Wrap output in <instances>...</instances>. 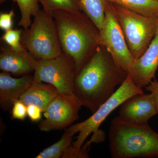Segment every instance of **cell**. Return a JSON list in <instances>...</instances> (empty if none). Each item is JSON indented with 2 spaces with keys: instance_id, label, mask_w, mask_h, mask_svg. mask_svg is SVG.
Returning <instances> with one entry per match:
<instances>
[{
  "instance_id": "ffe728a7",
  "label": "cell",
  "mask_w": 158,
  "mask_h": 158,
  "mask_svg": "<svg viewBox=\"0 0 158 158\" xmlns=\"http://www.w3.org/2000/svg\"><path fill=\"white\" fill-rule=\"evenodd\" d=\"M22 30L11 29L5 31L1 40L13 49L19 51L23 50L26 48L22 43Z\"/></svg>"
},
{
  "instance_id": "484cf974",
  "label": "cell",
  "mask_w": 158,
  "mask_h": 158,
  "mask_svg": "<svg viewBox=\"0 0 158 158\" xmlns=\"http://www.w3.org/2000/svg\"><path fill=\"white\" fill-rule=\"evenodd\" d=\"M156 1H158V0H156Z\"/></svg>"
},
{
  "instance_id": "30bf717a",
  "label": "cell",
  "mask_w": 158,
  "mask_h": 158,
  "mask_svg": "<svg viewBox=\"0 0 158 158\" xmlns=\"http://www.w3.org/2000/svg\"><path fill=\"white\" fill-rule=\"evenodd\" d=\"M158 114L152 94L142 93L135 94L123 102L120 106L118 116L133 123L146 124Z\"/></svg>"
},
{
  "instance_id": "7402d4cb",
  "label": "cell",
  "mask_w": 158,
  "mask_h": 158,
  "mask_svg": "<svg viewBox=\"0 0 158 158\" xmlns=\"http://www.w3.org/2000/svg\"><path fill=\"white\" fill-rule=\"evenodd\" d=\"M14 11L11 10L9 12H1L0 14V28L5 31L12 29Z\"/></svg>"
},
{
  "instance_id": "8992f818",
  "label": "cell",
  "mask_w": 158,
  "mask_h": 158,
  "mask_svg": "<svg viewBox=\"0 0 158 158\" xmlns=\"http://www.w3.org/2000/svg\"><path fill=\"white\" fill-rule=\"evenodd\" d=\"M112 4L134 59L140 58L158 32V18L145 16Z\"/></svg>"
},
{
  "instance_id": "e0dca14e",
  "label": "cell",
  "mask_w": 158,
  "mask_h": 158,
  "mask_svg": "<svg viewBox=\"0 0 158 158\" xmlns=\"http://www.w3.org/2000/svg\"><path fill=\"white\" fill-rule=\"evenodd\" d=\"M73 135L67 129H65V132L62 138L47 148L40 152L36 158H59L62 157L65 150L72 144Z\"/></svg>"
},
{
  "instance_id": "5b68a950",
  "label": "cell",
  "mask_w": 158,
  "mask_h": 158,
  "mask_svg": "<svg viewBox=\"0 0 158 158\" xmlns=\"http://www.w3.org/2000/svg\"><path fill=\"white\" fill-rule=\"evenodd\" d=\"M22 43L37 60L60 56L62 50L52 15L40 9L30 27L23 31Z\"/></svg>"
},
{
  "instance_id": "d4e9b609",
  "label": "cell",
  "mask_w": 158,
  "mask_h": 158,
  "mask_svg": "<svg viewBox=\"0 0 158 158\" xmlns=\"http://www.w3.org/2000/svg\"><path fill=\"white\" fill-rule=\"evenodd\" d=\"M6 1H7V0H0V3L1 4H2L3 3L6 2Z\"/></svg>"
},
{
  "instance_id": "9c48e42d",
  "label": "cell",
  "mask_w": 158,
  "mask_h": 158,
  "mask_svg": "<svg viewBox=\"0 0 158 158\" xmlns=\"http://www.w3.org/2000/svg\"><path fill=\"white\" fill-rule=\"evenodd\" d=\"M83 106L74 94L59 93L49 104L44 112L45 119L39 125L41 131L50 132L66 128L79 118Z\"/></svg>"
},
{
  "instance_id": "7c38bea8",
  "label": "cell",
  "mask_w": 158,
  "mask_h": 158,
  "mask_svg": "<svg viewBox=\"0 0 158 158\" xmlns=\"http://www.w3.org/2000/svg\"><path fill=\"white\" fill-rule=\"evenodd\" d=\"M38 60L27 49L16 51L9 46L1 48L0 69L15 76L28 74L34 71Z\"/></svg>"
},
{
  "instance_id": "603a6c76",
  "label": "cell",
  "mask_w": 158,
  "mask_h": 158,
  "mask_svg": "<svg viewBox=\"0 0 158 158\" xmlns=\"http://www.w3.org/2000/svg\"><path fill=\"white\" fill-rule=\"evenodd\" d=\"M27 106V116L33 122H37L41 119L42 111L40 108L34 105H30Z\"/></svg>"
},
{
  "instance_id": "3957f363",
  "label": "cell",
  "mask_w": 158,
  "mask_h": 158,
  "mask_svg": "<svg viewBox=\"0 0 158 158\" xmlns=\"http://www.w3.org/2000/svg\"><path fill=\"white\" fill-rule=\"evenodd\" d=\"M113 158H158V133L148 123L138 124L117 116L112 119L109 134Z\"/></svg>"
},
{
  "instance_id": "277c9868",
  "label": "cell",
  "mask_w": 158,
  "mask_h": 158,
  "mask_svg": "<svg viewBox=\"0 0 158 158\" xmlns=\"http://www.w3.org/2000/svg\"><path fill=\"white\" fill-rule=\"evenodd\" d=\"M144 93L142 89L138 88L133 82L129 75L113 95L100 106L93 115L85 121L70 126L67 130L74 135L78 133L76 140L73 142L71 146V153L73 156H81L82 154L81 148L86 139L90 134L93 135L89 141L86 142L90 145L91 143H98L103 139L104 135L100 126L109 115L131 97Z\"/></svg>"
},
{
  "instance_id": "2e32d148",
  "label": "cell",
  "mask_w": 158,
  "mask_h": 158,
  "mask_svg": "<svg viewBox=\"0 0 158 158\" xmlns=\"http://www.w3.org/2000/svg\"><path fill=\"white\" fill-rule=\"evenodd\" d=\"M80 2L82 11L100 30L105 19L107 0H80Z\"/></svg>"
},
{
  "instance_id": "7a4b0ae2",
  "label": "cell",
  "mask_w": 158,
  "mask_h": 158,
  "mask_svg": "<svg viewBox=\"0 0 158 158\" xmlns=\"http://www.w3.org/2000/svg\"><path fill=\"white\" fill-rule=\"evenodd\" d=\"M52 15L62 52L73 61L77 73L102 45L99 30L81 11L58 10Z\"/></svg>"
},
{
  "instance_id": "9a60e30c",
  "label": "cell",
  "mask_w": 158,
  "mask_h": 158,
  "mask_svg": "<svg viewBox=\"0 0 158 158\" xmlns=\"http://www.w3.org/2000/svg\"><path fill=\"white\" fill-rule=\"evenodd\" d=\"M139 14L158 18V2L156 0H108Z\"/></svg>"
},
{
  "instance_id": "5bb4252c",
  "label": "cell",
  "mask_w": 158,
  "mask_h": 158,
  "mask_svg": "<svg viewBox=\"0 0 158 158\" xmlns=\"http://www.w3.org/2000/svg\"><path fill=\"white\" fill-rule=\"evenodd\" d=\"M59 93L56 88L50 84H45L34 81L20 98L26 106L34 105L40 108L42 112Z\"/></svg>"
},
{
  "instance_id": "8fae6325",
  "label": "cell",
  "mask_w": 158,
  "mask_h": 158,
  "mask_svg": "<svg viewBox=\"0 0 158 158\" xmlns=\"http://www.w3.org/2000/svg\"><path fill=\"white\" fill-rule=\"evenodd\" d=\"M158 68V32L140 58L134 59L129 75L138 88L142 89L156 78Z\"/></svg>"
},
{
  "instance_id": "ba28073f",
  "label": "cell",
  "mask_w": 158,
  "mask_h": 158,
  "mask_svg": "<svg viewBox=\"0 0 158 158\" xmlns=\"http://www.w3.org/2000/svg\"><path fill=\"white\" fill-rule=\"evenodd\" d=\"M99 31L102 45L106 48L116 63L129 74L135 59L116 19L112 4L108 0L104 21Z\"/></svg>"
},
{
  "instance_id": "6da1fadb",
  "label": "cell",
  "mask_w": 158,
  "mask_h": 158,
  "mask_svg": "<svg viewBox=\"0 0 158 158\" xmlns=\"http://www.w3.org/2000/svg\"><path fill=\"white\" fill-rule=\"evenodd\" d=\"M128 75L104 46H99L77 73L74 94L94 113L113 95Z\"/></svg>"
},
{
  "instance_id": "52a82bcc",
  "label": "cell",
  "mask_w": 158,
  "mask_h": 158,
  "mask_svg": "<svg viewBox=\"0 0 158 158\" xmlns=\"http://www.w3.org/2000/svg\"><path fill=\"white\" fill-rule=\"evenodd\" d=\"M76 69L72 60L65 54L53 59L38 60L34 81L50 84L63 94H73Z\"/></svg>"
},
{
  "instance_id": "ac0fdd59",
  "label": "cell",
  "mask_w": 158,
  "mask_h": 158,
  "mask_svg": "<svg viewBox=\"0 0 158 158\" xmlns=\"http://www.w3.org/2000/svg\"><path fill=\"white\" fill-rule=\"evenodd\" d=\"M17 3L20 11L21 19L18 25L24 30L28 28L32 23L31 17L39 11V0H13Z\"/></svg>"
},
{
  "instance_id": "4fadbf2b",
  "label": "cell",
  "mask_w": 158,
  "mask_h": 158,
  "mask_svg": "<svg viewBox=\"0 0 158 158\" xmlns=\"http://www.w3.org/2000/svg\"><path fill=\"white\" fill-rule=\"evenodd\" d=\"M34 81V76L30 74L15 78L11 77L9 73L1 72L0 105L2 109L6 111L12 107Z\"/></svg>"
},
{
  "instance_id": "cb8c5ba5",
  "label": "cell",
  "mask_w": 158,
  "mask_h": 158,
  "mask_svg": "<svg viewBox=\"0 0 158 158\" xmlns=\"http://www.w3.org/2000/svg\"><path fill=\"white\" fill-rule=\"evenodd\" d=\"M144 88L145 90L149 91L150 93L152 94L153 95L158 113V81L155 78L150 83L149 85L144 87Z\"/></svg>"
},
{
  "instance_id": "44dd1931",
  "label": "cell",
  "mask_w": 158,
  "mask_h": 158,
  "mask_svg": "<svg viewBox=\"0 0 158 158\" xmlns=\"http://www.w3.org/2000/svg\"><path fill=\"white\" fill-rule=\"evenodd\" d=\"M11 116L13 119L24 120L27 116V106L20 100L15 102L12 107Z\"/></svg>"
},
{
  "instance_id": "d6986e66",
  "label": "cell",
  "mask_w": 158,
  "mask_h": 158,
  "mask_svg": "<svg viewBox=\"0 0 158 158\" xmlns=\"http://www.w3.org/2000/svg\"><path fill=\"white\" fill-rule=\"evenodd\" d=\"M39 2L43 9L52 14L53 11L58 10L82 11L80 0H39Z\"/></svg>"
}]
</instances>
